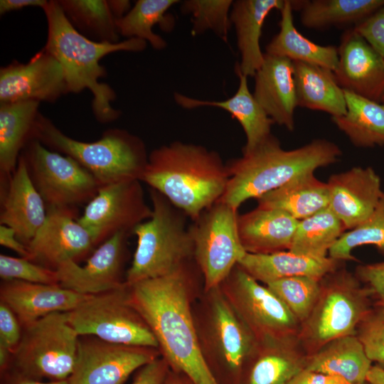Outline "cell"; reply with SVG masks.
Returning a JSON list of instances; mask_svg holds the SVG:
<instances>
[{
	"label": "cell",
	"mask_w": 384,
	"mask_h": 384,
	"mask_svg": "<svg viewBox=\"0 0 384 384\" xmlns=\"http://www.w3.org/2000/svg\"><path fill=\"white\" fill-rule=\"evenodd\" d=\"M292 2L284 0L279 10V32L267 45L265 53L335 71L338 63V48L317 44L301 34L294 25Z\"/></svg>",
	"instance_id": "1f68e13d"
},
{
	"label": "cell",
	"mask_w": 384,
	"mask_h": 384,
	"mask_svg": "<svg viewBox=\"0 0 384 384\" xmlns=\"http://www.w3.org/2000/svg\"><path fill=\"white\" fill-rule=\"evenodd\" d=\"M16 384H69L68 380L57 381H42L28 378H17Z\"/></svg>",
	"instance_id": "db71d44e"
},
{
	"label": "cell",
	"mask_w": 384,
	"mask_h": 384,
	"mask_svg": "<svg viewBox=\"0 0 384 384\" xmlns=\"http://www.w3.org/2000/svg\"><path fill=\"white\" fill-rule=\"evenodd\" d=\"M0 225L13 228L26 246L44 223L47 209L34 186L22 155L16 169L1 192Z\"/></svg>",
	"instance_id": "7402d4cb"
},
{
	"label": "cell",
	"mask_w": 384,
	"mask_h": 384,
	"mask_svg": "<svg viewBox=\"0 0 384 384\" xmlns=\"http://www.w3.org/2000/svg\"><path fill=\"white\" fill-rule=\"evenodd\" d=\"M294 338L258 342L259 355L249 376L248 384H288L306 366L293 343Z\"/></svg>",
	"instance_id": "e575fe53"
},
{
	"label": "cell",
	"mask_w": 384,
	"mask_h": 384,
	"mask_svg": "<svg viewBox=\"0 0 384 384\" xmlns=\"http://www.w3.org/2000/svg\"><path fill=\"white\" fill-rule=\"evenodd\" d=\"M284 0H238L233 2L230 15L241 54L238 66L247 77H254L262 66L264 54L260 40L264 21L270 12L280 10Z\"/></svg>",
	"instance_id": "4316f807"
},
{
	"label": "cell",
	"mask_w": 384,
	"mask_h": 384,
	"mask_svg": "<svg viewBox=\"0 0 384 384\" xmlns=\"http://www.w3.org/2000/svg\"><path fill=\"white\" fill-rule=\"evenodd\" d=\"M90 296L60 284L15 279L3 280L0 289L1 302L12 310L23 327L50 314L72 311Z\"/></svg>",
	"instance_id": "44dd1931"
},
{
	"label": "cell",
	"mask_w": 384,
	"mask_h": 384,
	"mask_svg": "<svg viewBox=\"0 0 384 384\" xmlns=\"http://www.w3.org/2000/svg\"><path fill=\"white\" fill-rule=\"evenodd\" d=\"M21 324L12 311L4 303L0 302V346L9 349L14 353L18 346L22 331Z\"/></svg>",
	"instance_id": "f6af8a7d"
},
{
	"label": "cell",
	"mask_w": 384,
	"mask_h": 384,
	"mask_svg": "<svg viewBox=\"0 0 384 384\" xmlns=\"http://www.w3.org/2000/svg\"><path fill=\"white\" fill-rule=\"evenodd\" d=\"M0 245L16 252L21 257L28 258L27 246L17 238L15 230L5 225H0Z\"/></svg>",
	"instance_id": "681fc988"
},
{
	"label": "cell",
	"mask_w": 384,
	"mask_h": 384,
	"mask_svg": "<svg viewBox=\"0 0 384 384\" xmlns=\"http://www.w3.org/2000/svg\"><path fill=\"white\" fill-rule=\"evenodd\" d=\"M366 381L370 384H384V368L379 366H372L368 373Z\"/></svg>",
	"instance_id": "f5cc1de1"
},
{
	"label": "cell",
	"mask_w": 384,
	"mask_h": 384,
	"mask_svg": "<svg viewBox=\"0 0 384 384\" xmlns=\"http://www.w3.org/2000/svg\"><path fill=\"white\" fill-rule=\"evenodd\" d=\"M369 289L361 287L357 277L345 270L329 273L321 279V292L301 335L315 351L326 343L356 334L369 311Z\"/></svg>",
	"instance_id": "ba28073f"
},
{
	"label": "cell",
	"mask_w": 384,
	"mask_h": 384,
	"mask_svg": "<svg viewBox=\"0 0 384 384\" xmlns=\"http://www.w3.org/2000/svg\"><path fill=\"white\" fill-rule=\"evenodd\" d=\"M2 280H21L32 283L59 284L56 270L36 264L25 257L0 255Z\"/></svg>",
	"instance_id": "b9f144b4"
},
{
	"label": "cell",
	"mask_w": 384,
	"mask_h": 384,
	"mask_svg": "<svg viewBox=\"0 0 384 384\" xmlns=\"http://www.w3.org/2000/svg\"><path fill=\"white\" fill-rule=\"evenodd\" d=\"M266 286L283 302L300 324L309 316L321 292V279L308 276L287 277Z\"/></svg>",
	"instance_id": "ab89813d"
},
{
	"label": "cell",
	"mask_w": 384,
	"mask_h": 384,
	"mask_svg": "<svg viewBox=\"0 0 384 384\" xmlns=\"http://www.w3.org/2000/svg\"><path fill=\"white\" fill-rule=\"evenodd\" d=\"M31 138L52 151L74 159L102 186L129 179L140 181L148 162L143 141L122 129H109L97 141L81 142L65 134L40 113Z\"/></svg>",
	"instance_id": "5b68a950"
},
{
	"label": "cell",
	"mask_w": 384,
	"mask_h": 384,
	"mask_svg": "<svg viewBox=\"0 0 384 384\" xmlns=\"http://www.w3.org/2000/svg\"><path fill=\"white\" fill-rule=\"evenodd\" d=\"M168 365L164 358H156L140 368L132 384H164Z\"/></svg>",
	"instance_id": "7dc6e473"
},
{
	"label": "cell",
	"mask_w": 384,
	"mask_h": 384,
	"mask_svg": "<svg viewBox=\"0 0 384 384\" xmlns=\"http://www.w3.org/2000/svg\"><path fill=\"white\" fill-rule=\"evenodd\" d=\"M343 92L346 112L331 117L334 124L357 147L384 146V104L347 90Z\"/></svg>",
	"instance_id": "d6a6232c"
},
{
	"label": "cell",
	"mask_w": 384,
	"mask_h": 384,
	"mask_svg": "<svg viewBox=\"0 0 384 384\" xmlns=\"http://www.w3.org/2000/svg\"><path fill=\"white\" fill-rule=\"evenodd\" d=\"M208 329L214 353L231 370L239 369L255 352L258 341L220 286L208 292Z\"/></svg>",
	"instance_id": "ffe728a7"
},
{
	"label": "cell",
	"mask_w": 384,
	"mask_h": 384,
	"mask_svg": "<svg viewBox=\"0 0 384 384\" xmlns=\"http://www.w3.org/2000/svg\"><path fill=\"white\" fill-rule=\"evenodd\" d=\"M381 102L384 104V95H383V98L381 100Z\"/></svg>",
	"instance_id": "9f6ffc18"
},
{
	"label": "cell",
	"mask_w": 384,
	"mask_h": 384,
	"mask_svg": "<svg viewBox=\"0 0 384 384\" xmlns=\"http://www.w3.org/2000/svg\"><path fill=\"white\" fill-rule=\"evenodd\" d=\"M157 358L156 348L79 338L69 384H124L129 376Z\"/></svg>",
	"instance_id": "5bb4252c"
},
{
	"label": "cell",
	"mask_w": 384,
	"mask_h": 384,
	"mask_svg": "<svg viewBox=\"0 0 384 384\" xmlns=\"http://www.w3.org/2000/svg\"><path fill=\"white\" fill-rule=\"evenodd\" d=\"M341 154L335 143L324 139L285 150L272 134L255 149L226 164L230 177L218 201L238 210L247 200L257 199L300 176L336 163Z\"/></svg>",
	"instance_id": "277c9868"
},
{
	"label": "cell",
	"mask_w": 384,
	"mask_h": 384,
	"mask_svg": "<svg viewBox=\"0 0 384 384\" xmlns=\"http://www.w3.org/2000/svg\"><path fill=\"white\" fill-rule=\"evenodd\" d=\"M229 177L217 152L177 141L149 154L140 181L194 221L223 196Z\"/></svg>",
	"instance_id": "7a4b0ae2"
},
{
	"label": "cell",
	"mask_w": 384,
	"mask_h": 384,
	"mask_svg": "<svg viewBox=\"0 0 384 384\" xmlns=\"http://www.w3.org/2000/svg\"><path fill=\"white\" fill-rule=\"evenodd\" d=\"M298 223L282 210L259 206L237 219L240 242L247 252L254 254L289 250Z\"/></svg>",
	"instance_id": "cb8c5ba5"
},
{
	"label": "cell",
	"mask_w": 384,
	"mask_h": 384,
	"mask_svg": "<svg viewBox=\"0 0 384 384\" xmlns=\"http://www.w3.org/2000/svg\"><path fill=\"white\" fill-rule=\"evenodd\" d=\"M292 4L293 10L300 11L304 27L324 29L356 26L384 5V0H296Z\"/></svg>",
	"instance_id": "836d02e7"
},
{
	"label": "cell",
	"mask_w": 384,
	"mask_h": 384,
	"mask_svg": "<svg viewBox=\"0 0 384 384\" xmlns=\"http://www.w3.org/2000/svg\"><path fill=\"white\" fill-rule=\"evenodd\" d=\"M79 338L66 312H54L23 326L11 359L16 378L68 380L74 369Z\"/></svg>",
	"instance_id": "52a82bcc"
},
{
	"label": "cell",
	"mask_w": 384,
	"mask_h": 384,
	"mask_svg": "<svg viewBox=\"0 0 384 384\" xmlns=\"http://www.w3.org/2000/svg\"><path fill=\"white\" fill-rule=\"evenodd\" d=\"M297 107L325 112L331 117L344 115L343 90L329 69L301 61H292Z\"/></svg>",
	"instance_id": "f546056e"
},
{
	"label": "cell",
	"mask_w": 384,
	"mask_h": 384,
	"mask_svg": "<svg viewBox=\"0 0 384 384\" xmlns=\"http://www.w3.org/2000/svg\"><path fill=\"white\" fill-rule=\"evenodd\" d=\"M58 2L70 23L85 37L97 42H119L117 19L108 1L58 0Z\"/></svg>",
	"instance_id": "8d00e7d4"
},
{
	"label": "cell",
	"mask_w": 384,
	"mask_h": 384,
	"mask_svg": "<svg viewBox=\"0 0 384 384\" xmlns=\"http://www.w3.org/2000/svg\"><path fill=\"white\" fill-rule=\"evenodd\" d=\"M288 384H350L345 379L304 368Z\"/></svg>",
	"instance_id": "c3c4849f"
},
{
	"label": "cell",
	"mask_w": 384,
	"mask_h": 384,
	"mask_svg": "<svg viewBox=\"0 0 384 384\" xmlns=\"http://www.w3.org/2000/svg\"><path fill=\"white\" fill-rule=\"evenodd\" d=\"M356 334L335 338L306 358L305 369L341 377L350 384H363L372 367Z\"/></svg>",
	"instance_id": "f1b7e54d"
},
{
	"label": "cell",
	"mask_w": 384,
	"mask_h": 384,
	"mask_svg": "<svg viewBox=\"0 0 384 384\" xmlns=\"http://www.w3.org/2000/svg\"><path fill=\"white\" fill-rule=\"evenodd\" d=\"M220 287L258 342L294 338L299 321L273 292L238 265Z\"/></svg>",
	"instance_id": "7c38bea8"
},
{
	"label": "cell",
	"mask_w": 384,
	"mask_h": 384,
	"mask_svg": "<svg viewBox=\"0 0 384 384\" xmlns=\"http://www.w3.org/2000/svg\"><path fill=\"white\" fill-rule=\"evenodd\" d=\"M363 384H370V383H368V382L366 381V382L365 383H363Z\"/></svg>",
	"instance_id": "6f0895ef"
},
{
	"label": "cell",
	"mask_w": 384,
	"mask_h": 384,
	"mask_svg": "<svg viewBox=\"0 0 384 384\" xmlns=\"http://www.w3.org/2000/svg\"><path fill=\"white\" fill-rule=\"evenodd\" d=\"M356 277L368 284L384 306V262L358 266Z\"/></svg>",
	"instance_id": "bcb514c9"
},
{
	"label": "cell",
	"mask_w": 384,
	"mask_h": 384,
	"mask_svg": "<svg viewBox=\"0 0 384 384\" xmlns=\"http://www.w3.org/2000/svg\"><path fill=\"white\" fill-rule=\"evenodd\" d=\"M231 0H188L181 5L185 14H192L191 33L195 36L211 30L224 41H228V33L231 26L229 10Z\"/></svg>",
	"instance_id": "60d3db41"
},
{
	"label": "cell",
	"mask_w": 384,
	"mask_h": 384,
	"mask_svg": "<svg viewBox=\"0 0 384 384\" xmlns=\"http://www.w3.org/2000/svg\"><path fill=\"white\" fill-rule=\"evenodd\" d=\"M21 155L46 208L87 203L102 187L74 159L48 149L36 139H29Z\"/></svg>",
	"instance_id": "8fae6325"
},
{
	"label": "cell",
	"mask_w": 384,
	"mask_h": 384,
	"mask_svg": "<svg viewBox=\"0 0 384 384\" xmlns=\"http://www.w3.org/2000/svg\"><path fill=\"white\" fill-rule=\"evenodd\" d=\"M188 265L189 261L167 275L128 284L129 300L151 330L169 365L185 374L192 384H218L206 360L192 316Z\"/></svg>",
	"instance_id": "6da1fadb"
},
{
	"label": "cell",
	"mask_w": 384,
	"mask_h": 384,
	"mask_svg": "<svg viewBox=\"0 0 384 384\" xmlns=\"http://www.w3.org/2000/svg\"><path fill=\"white\" fill-rule=\"evenodd\" d=\"M138 179H129L102 186L90 201L78 223L98 246L119 232L132 234L134 228L148 220L152 208L145 201Z\"/></svg>",
	"instance_id": "4fadbf2b"
},
{
	"label": "cell",
	"mask_w": 384,
	"mask_h": 384,
	"mask_svg": "<svg viewBox=\"0 0 384 384\" xmlns=\"http://www.w3.org/2000/svg\"><path fill=\"white\" fill-rule=\"evenodd\" d=\"M178 2L177 0H138L127 14L117 21L119 36L127 39L139 38L149 42L154 49H164L166 42L154 33L153 27L159 24L163 31H171L174 20L166 12Z\"/></svg>",
	"instance_id": "d590c367"
},
{
	"label": "cell",
	"mask_w": 384,
	"mask_h": 384,
	"mask_svg": "<svg viewBox=\"0 0 384 384\" xmlns=\"http://www.w3.org/2000/svg\"><path fill=\"white\" fill-rule=\"evenodd\" d=\"M254 78L256 101L274 123L293 131L297 107L293 62L265 53L263 63Z\"/></svg>",
	"instance_id": "603a6c76"
},
{
	"label": "cell",
	"mask_w": 384,
	"mask_h": 384,
	"mask_svg": "<svg viewBox=\"0 0 384 384\" xmlns=\"http://www.w3.org/2000/svg\"><path fill=\"white\" fill-rule=\"evenodd\" d=\"M372 245L384 254V191L375 209L363 223L346 231L329 251L338 260H353L352 251L357 247Z\"/></svg>",
	"instance_id": "f35d334b"
},
{
	"label": "cell",
	"mask_w": 384,
	"mask_h": 384,
	"mask_svg": "<svg viewBox=\"0 0 384 384\" xmlns=\"http://www.w3.org/2000/svg\"><path fill=\"white\" fill-rule=\"evenodd\" d=\"M341 261L312 257L283 250L269 254L246 252L238 265L265 285L287 277L308 276L321 279L338 268Z\"/></svg>",
	"instance_id": "484cf974"
},
{
	"label": "cell",
	"mask_w": 384,
	"mask_h": 384,
	"mask_svg": "<svg viewBox=\"0 0 384 384\" xmlns=\"http://www.w3.org/2000/svg\"><path fill=\"white\" fill-rule=\"evenodd\" d=\"M238 210L218 201L189 225L193 259L208 292L219 287L246 254L238 234Z\"/></svg>",
	"instance_id": "30bf717a"
},
{
	"label": "cell",
	"mask_w": 384,
	"mask_h": 384,
	"mask_svg": "<svg viewBox=\"0 0 384 384\" xmlns=\"http://www.w3.org/2000/svg\"><path fill=\"white\" fill-rule=\"evenodd\" d=\"M152 214L137 225V247L125 283L167 275L193 259V243L187 216L157 191L150 188Z\"/></svg>",
	"instance_id": "8992f818"
},
{
	"label": "cell",
	"mask_w": 384,
	"mask_h": 384,
	"mask_svg": "<svg viewBox=\"0 0 384 384\" xmlns=\"http://www.w3.org/2000/svg\"><path fill=\"white\" fill-rule=\"evenodd\" d=\"M346 230L342 221L328 207L299 220L289 250L312 257H326Z\"/></svg>",
	"instance_id": "74e56055"
},
{
	"label": "cell",
	"mask_w": 384,
	"mask_h": 384,
	"mask_svg": "<svg viewBox=\"0 0 384 384\" xmlns=\"http://www.w3.org/2000/svg\"><path fill=\"white\" fill-rule=\"evenodd\" d=\"M111 10L118 20L127 14L130 9V1L126 0H109Z\"/></svg>",
	"instance_id": "816d5d0a"
},
{
	"label": "cell",
	"mask_w": 384,
	"mask_h": 384,
	"mask_svg": "<svg viewBox=\"0 0 384 384\" xmlns=\"http://www.w3.org/2000/svg\"><path fill=\"white\" fill-rule=\"evenodd\" d=\"M68 93L62 66L43 48L26 63L13 60L0 69V104L54 102Z\"/></svg>",
	"instance_id": "2e32d148"
},
{
	"label": "cell",
	"mask_w": 384,
	"mask_h": 384,
	"mask_svg": "<svg viewBox=\"0 0 384 384\" xmlns=\"http://www.w3.org/2000/svg\"><path fill=\"white\" fill-rule=\"evenodd\" d=\"M75 208H46V218L28 244V260L56 270L62 263L78 260L95 247L88 231L80 225Z\"/></svg>",
	"instance_id": "9a60e30c"
},
{
	"label": "cell",
	"mask_w": 384,
	"mask_h": 384,
	"mask_svg": "<svg viewBox=\"0 0 384 384\" xmlns=\"http://www.w3.org/2000/svg\"><path fill=\"white\" fill-rule=\"evenodd\" d=\"M43 10L48 23L47 41L43 48L62 66L68 93L90 90L93 96L92 107L95 119L102 124L117 119L121 112L112 107L116 94L107 84L100 82L107 75L100 61L114 52L142 51L146 47V42L135 38L116 43L97 42L74 28L58 1H48Z\"/></svg>",
	"instance_id": "3957f363"
},
{
	"label": "cell",
	"mask_w": 384,
	"mask_h": 384,
	"mask_svg": "<svg viewBox=\"0 0 384 384\" xmlns=\"http://www.w3.org/2000/svg\"><path fill=\"white\" fill-rule=\"evenodd\" d=\"M257 206L282 210L298 220L310 217L329 205L327 183L314 173L300 176L258 198Z\"/></svg>",
	"instance_id": "4dcf8cb0"
},
{
	"label": "cell",
	"mask_w": 384,
	"mask_h": 384,
	"mask_svg": "<svg viewBox=\"0 0 384 384\" xmlns=\"http://www.w3.org/2000/svg\"><path fill=\"white\" fill-rule=\"evenodd\" d=\"M67 313L69 324L80 336H94L109 343L159 348L145 321L129 300V286L90 295Z\"/></svg>",
	"instance_id": "9c48e42d"
},
{
	"label": "cell",
	"mask_w": 384,
	"mask_h": 384,
	"mask_svg": "<svg viewBox=\"0 0 384 384\" xmlns=\"http://www.w3.org/2000/svg\"><path fill=\"white\" fill-rule=\"evenodd\" d=\"M40 102L0 104V181L3 191L16 169L22 150L31 139Z\"/></svg>",
	"instance_id": "83f0119b"
},
{
	"label": "cell",
	"mask_w": 384,
	"mask_h": 384,
	"mask_svg": "<svg viewBox=\"0 0 384 384\" xmlns=\"http://www.w3.org/2000/svg\"><path fill=\"white\" fill-rule=\"evenodd\" d=\"M334 74L341 87L380 102L384 95V58L353 27L342 34Z\"/></svg>",
	"instance_id": "ac0fdd59"
},
{
	"label": "cell",
	"mask_w": 384,
	"mask_h": 384,
	"mask_svg": "<svg viewBox=\"0 0 384 384\" xmlns=\"http://www.w3.org/2000/svg\"><path fill=\"white\" fill-rule=\"evenodd\" d=\"M164 384H185L181 380H179L178 379L174 378L173 377L171 378H166L165 383Z\"/></svg>",
	"instance_id": "11a10c76"
},
{
	"label": "cell",
	"mask_w": 384,
	"mask_h": 384,
	"mask_svg": "<svg viewBox=\"0 0 384 384\" xmlns=\"http://www.w3.org/2000/svg\"><path fill=\"white\" fill-rule=\"evenodd\" d=\"M356 335L368 358L384 368V306L369 311L358 326Z\"/></svg>",
	"instance_id": "7bdbcfd3"
},
{
	"label": "cell",
	"mask_w": 384,
	"mask_h": 384,
	"mask_svg": "<svg viewBox=\"0 0 384 384\" xmlns=\"http://www.w3.org/2000/svg\"><path fill=\"white\" fill-rule=\"evenodd\" d=\"M131 234L117 233L101 243L80 266L70 260L55 270L59 284L84 295H96L122 287L127 256V240Z\"/></svg>",
	"instance_id": "e0dca14e"
},
{
	"label": "cell",
	"mask_w": 384,
	"mask_h": 384,
	"mask_svg": "<svg viewBox=\"0 0 384 384\" xmlns=\"http://www.w3.org/2000/svg\"><path fill=\"white\" fill-rule=\"evenodd\" d=\"M48 2L46 0H1L0 14L4 15L28 6H39L43 9Z\"/></svg>",
	"instance_id": "f907efd6"
},
{
	"label": "cell",
	"mask_w": 384,
	"mask_h": 384,
	"mask_svg": "<svg viewBox=\"0 0 384 384\" xmlns=\"http://www.w3.org/2000/svg\"><path fill=\"white\" fill-rule=\"evenodd\" d=\"M329 207L351 230L373 213L383 193L381 180L370 166H356L331 175L327 182Z\"/></svg>",
	"instance_id": "d6986e66"
},
{
	"label": "cell",
	"mask_w": 384,
	"mask_h": 384,
	"mask_svg": "<svg viewBox=\"0 0 384 384\" xmlns=\"http://www.w3.org/2000/svg\"><path fill=\"white\" fill-rule=\"evenodd\" d=\"M353 28L384 58V5Z\"/></svg>",
	"instance_id": "ee69618b"
},
{
	"label": "cell",
	"mask_w": 384,
	"mask_h": 384,
	"mask_svg": "<svg viewBox=\"0 0 384 384\" xmlns=\"http://www.w3.org/2000/svg\"><path fill=\"white\" fill-rule=\"evenodd\" d=\"M235 73L239 77V86L235 95L223 101H210L197 100L179 93H174L176 102L186 109L199 107H215L228 112L233 118L236 119L242 126L245 136L246 144L242 153L255 149L271 135L272 119L250 92L247 77L243 75L236 63Z\"/></svg>",
	"instance_id": "d4e9b609"
}]
</instances>
